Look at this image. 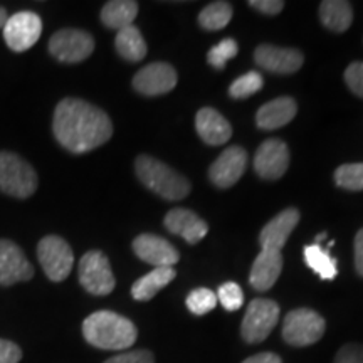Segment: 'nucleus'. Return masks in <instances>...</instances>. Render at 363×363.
Instances as JSON below:
<instances>
[{"instance_id": "1", "label": "nucleus", "mask_w": 363, "mask_h": 363, "mask_svg": "<svg viewBox=\"0 0 363 363\" xmlns=\"http://www.w3.org/2000/svg\"><path fill=\"white\" fill-rule=\"evenodd\" d=\"M52 131L62 148L71 153H88L111 138L110 116L84 99L65 98L54 110Z\"/></svg>"}, {"instance_id": "2", "label": "nucleus", "mask_w": 363, "mask_h": 363, "mask_svg": "<svg viewBox=\"0 0 363 363\" xmlns=\"http://www.w3.org/2000/svg\"><path fill=\"white\" fill-rule=\"evenodd\" d=\"M86 342L101 350H126L136 342L138 330L128 318L113 311H96L83 323Z\"/></svg>"}, {"instance_id": "3", "label": "nucleus", "mask_w": 363, "mask_h": 363, "mask_svg": "<svg viewBox=\"0 0 363 363\" xmlns=\"http://www.w3.org/2000/svg\"><path fill=\"white\" fill-rule=\"evenodd\" d=\"M135 172L145 187L165 201H180L190 192V184L184 175L150 155H140L136 158Z\"/></svg>"}, {"instance_id": "4", "label": "nucleus", "mask_w": 363, "mask_h": 363, "mask_svg": "<svg viewBox=\"0 0 363 363\" xmlns=\"http://www.w3.org/2000/svg\"><path fill=\"white\" fill-rule=\"evenodd\" d=\"M38 174L30 163L12 152H0V192L29 199L38 190Z\"/></svg>"}, {"instance_id": "5", "label": "nucleus", "mask_w": 363, "mask_h": 363, "mask_svg": "<svg viewBox=\"0 0 363 363\" xmlns=\"http://www.w3.org/2000/svg\"><path fill=\"white\" fill-rule=\"evenodd\" d=\"M326 323L316 311L299 308L288 313L283 323V338L293 347H308L325 335Z\"/></svg>"}, {"instance_id": "6", "label": "nucleus", "mask_w": 363, "mask_h": 363, "mask_svg": "<svg viewBox=\"0 0 363 363\" xmlns=\"http://www.w3.org/2000/svg\"><path fill=\"white\" fill-rule=\"evenodd\" d=\"M279 306L271 299H252L244 315L240 333L247 343H261L279 321Z\"/></svg>"}, {"instance_id": "7", "label": "nucleus", "mask_w": 363, "mask_h": 363, "mask_svg": "<svg viewBox=\"0 0 363 363\" xmlns=\"http://www.w3.org/2000/svg\"><path fill=\"white\" fill-rule=\"evenodd\" d=\"M38 257L49 279L61 283L71 274L74 254L69 244L59 235H45L38 244Z\"/></svg>"}, {"instance_id": "8", "label": "nucleus", "mask_w": 363, "mask_h": 363, "mask_svg": "<svg viewBox=\"0 0 363 363\" xmlns=\"http://www.w3.org/2000/svg\"><path fill=\"white\" fill-rule=\"evenodd\" d=\"M79 283L86 291L94 296H106L115 289L110 261L101 251L86 252L79 261Z\"/></svg>"}, {"instance_id": "9", "label": "nucleus", "mask_w": 363, "mask_h": 363, "mask_svg": "<svg viewBox=\"0 0 363 363\" xmlns=\"http://www.w3.org/2000/svg\"><path fill=\"white\" fill-rule=\"evenodd\" d=\"M94 51L93 35L79 29H61L49 39V52L54 59L67 65L88 59Z\"/></svg>"}, {"instance_id": "10", "label": "nucleus", "mask_w": 363, "mask_h": 363, "mask_svg": "<svg viewBox=\"0 0 363 363\" xmlns=\"http://www.w3.org/2000/svg\"><path fill=\"white\" fill-rule=\"evenodd\" d=\"M43 34V21L33 11H21L11 16L4 26V39L13 52L29 51Z\"/></svg>"}, {"instance_id": "11", "label": "nucleus", "mask_w": 363, "mask_h": 363, "mask_svg": "<svg viewBox=\"0 0 363 363\" xmlns=\"http://www.w3.org/2000/svg\"><path fill=\"white\" fill-rule=\"evenodd\" d=\"M34 278V266L22 249L9 239H0V286H12Z\"/></svg>"}, {"instance_id": "12", "label": "nucleus", "mask_w": 363, "mask_h": 363, "mask_svg": "<svg viewBox=\"0 0 363 363\" xmlns=\"http://www.w3.org/2000/svg\"><path fill=\"white\" fill-rule=\"evenodd\" d=\"M289 167L288 145L278 138L266 140L254 157V170L264 180H278Z\"/></svg>"}, {"instance_id": "13", "label": "nucleus", "mask_w": 363, "mask_h": 363, "mask_svg": "<svg viewBox=\"0 0 363 363\" xmlns=\"http://www.w3.org/2000/svg\"><path fill=\"white\" fill-rule=\"evenodd\" d=\"M177 86V72L167 62H152L135 74L133 88L143 96H160Z\"/></svg>"}, {"instance_id": "14", "label": "nucleus", "mask_w": 363, "mask_h": 363, "mask_svg": "<svg viewBox=\"0 0 363 363\" xmlns=\"http://www.w3.org/2000/svg\"><path fill=\"white\" fill-rule=\"evenodd\" d=\"M247 165V153L240 147H229L208 169V177L217 187L229 189L238 184Z\"/></svg>"}, {"instance_id": "15", "label": "nucleus", "mask_w": 363, "mask_h": 363, "mask_svg": "<svg viewBox=\"0 0 363 363\" xmlns=\"http://www.w3.org/2000/svg\"><path fill=\"white\" fill-rule=\"evenodd\" d=\"M133 251L140 259L153 267H174L180 254L167 239L155 234H142L133 240Z\"/></svg>"}, {"instance_id": "16", "label": "nucleus", "mask_w": 363, "mask_h": 363, "mask_svg": "<svg viewBox=\"0 0 363 363\" xmlns=\"http://www.w3.org/2000/svg\"><path fill=\"white\" fill-rule=\"evenodd\" d=\"M254 61L266 71L278 72V74H291L303 66L305 57L296 49L262 44L254 52Z\"/></svg>"}, {"instance_id": "17", "label": "nucleus", "mask_w": 363, "mask_h": 363, "mask_svg": "<svg viewBox=\"0 0 363 363\" xmlns=\"http://www.w3.org/2000/svg\"><path fill=\"white\" fill-rule=\"evenodd\" d=\"M283 271V254L276 249H262L251 267L249 283L257 291H267L278 281Z\"/></svg>"}, {"instance_id": "18", "label": "nucleus", "mask_w": 363, "mask_h": 363, "mask_svg": "<svg viewBox=\"0 0 363 363\" xmlns=\"http://www.w3.org/2000/svg\"><path fill=\"white\" fill-rule=\"evenodd\" d=\"M165 227L172 234L180 235L189 244H197L206 238L208 225L189 208H174L165 216Z\"/></svg>"}, {"instance_id": "19", "label": "nucleus", "mask_w": 363, "mask_h": 363, "mask_svg": "<svg viewBox=\"0 0 363 363\" xmlns=\"http://www.w3.org/2000/svg\"><path fill=\"white\" fill-rule=\"evenodd\" d=\"M299 222V212L296 208H286V211L279 212L274 219H271L267 224L262 227L259 234V242L262 249H276L281 251L284 246L286 240L294 230V227Z\"/></svg>"}, {"instance_id": "20", "label": "nucleus", "mask_w": 363, "mask_h": 363, "mask_svg": "<svg viewBox=\"0 0 363 363\" xmlns=\"http://www.w3.org/2000/svg\"><path fill=\"white\" fill-rule=\"evenodd\" d=\"M195 128L203 142L208 145H224L233 136V126L214 108H202L195 118Z\"/></svg>"}, {"instance_id": "21", "label": "nucleus", "mask_w": 363, "mask_h": 363, "mask_svg": "<svg viewBox=\"0 0 363 363\" xmlns=\"http://www.w3.org/2000/svg\"><path fill=\"white\" fill-rule=\"evenodd\" d=\"M298 106L293 98H276L259 108L256 123L262 130H278L296 116Z\"/></svg>"}, {"instance_id": "22", "label": "nucleus", "mask_w": 363, "mask_h": 363, "mask_svg": "<svg viewBox=\"0 0 363 363\" xmlns=\"http://www.w3.org/2000/svg\"><path fill=\"white\" fill-rule=\"evenodd\" d=\"M174 267H153L148 274H145L138 281H135V284L131 286V296L136 301H148L160 289L165 288L170 281H174Z\"/></svg>"}, {"instance_id": "23", "label": "nucleus", "mask_w": 363, "mask_h": 363, "mask_svg": "<svg viewBox=\"0 0 363 363\" xmlns=\"http://www.w3.org/2000/svg\"><path fill=\"white\" fill-rule=\"evenodd\" d=\"M136 16H138V4L133 0H111L101 9L103 24L116 30L133 26Z\"/></svg>"}, {"instance_id": "24", "label": "nucleus", "mask_w": 363, "mask_h": 363, "mask_svg": "<svg viewBox=\"0 0 363 363\" xmlns=\"http://www.w3.org/2000/svg\"><path fill=\"white\" fill-rule=\"evenodd\" d=\"M320 17L326 29L345 33L353 22V9L345 0H325L320 6Z\"/></svg>"}, {"instance_id": "25", "label": "nucleus", "mask_w": 363, "mask_h": 363, "mask_svg": "<svg viewBox=\"0 0 363 363\" xmlns=\"http://www.w3.org/2000/svg\"><path fill=\"white\" fill-rule=\"evenodd\" d=\"M115 48L118 54L130 62H138L147 56V43H145L138 27L130 26L118 30L115 39Z\"/></svg>"}, {"instance_id": "26", "label": "nucleus", "mask_w": 363, "mask_h": 363, "mask_svg": "<svg viewBox=\"0 0 363 363\" xmlns=\"http://www.w3.org/2000/svg\"><path fill=\"white\" fill-rule=\"evenodd\" d=\"M305 261L321 279H335L338 274L337 259L330 256L328 249L313 244L305 247Z\"/></svg>"}, {"instance_id": "27", "label": "nucleus", "mask_w": 363, "mask_h": 363, "mask_svg": "<svg viewBox=\"0 0 363 363\" xmlns=\"http://www.w3.org/2000/svg\"><path fill=\"white\" fill-rule=\"evenodd\" d=\"M233 19V6L227 2L208 4L199 16V24L207 30H220Z\"/></svg>"}, {"instance_id": "28", "label": "nucleus", "mask_w": 363, "mask_h": 363, "mask_svg": "<svg viewBox=\"0 0 363 363\" xmlns=\"http://www.w3.org/2000/svg\"><path fill=\"white\" fill-rule=\"evenodd\" d=\"M335 182L338 187L352 192L363 190V163H347L335 172Z\"/></svg>"}, {"instance_id": "29", "label": "nucleus", "mask_w": 363, "mask_h": 363, "mask_svg": "<svg viewBox=\"0 0 363 363\" xmlns=\"http://www.w3.org/2000/svg\"><path fill=\"white\" fill-rule=\"evenodd\" d=\"M262 88V76L256 71H249L230 84L229 94L234 99H244L256 94Z\"/></svg>"}, {"instance_id": "30", "label": "nucleus", "mask_w": 363, "mask_h": 363, "mask_svg": "<svg viewBox=\"0 0 363 363\" xmlns=\"http://www.w3.org/2000/svg\"><path fill=\"white\" fill-rule=\"evenodd\" d=\"M217 306V294L207 288H197L187 296V308L194 315L202 316Z\"/></svg>"}, {"instance_id": "31", "label": "nucleus", "mask_w": 363, "mask_h": 363, "mask_svg": "<svg viewBox=\"0 0 363 363\" xmlns=\"http://www.w3.org/2000/svg\"><path fill=\"white\" fill-rule=\"evenodd\" d=\"M238 43H235L234 39H224L208 51L207 61L208 65L216 67V69H224L227 61L238 56Z\"/></svg>"}, {"instance_id": "32", "label": "nucleus", "mask_w": 363, "mask_h": 363, "mask_svg": "<svg viewBox=\"0 0 363 363\" xmlns=\"http://www.w3.org/2000/svg\"><path fill=\"white\" fill-rule=\"evenodd\" d=\"M217 301H220V305L225 308L227 311H238L244 303V294L242 289L238 283H224L219 288V294H217Z\"/></svg>"}, {"instance_id": "33", "label": "nucleus", "mask_w": 363, "mask_h": 363, "mask_svg": "<svg viewBox=\"0 0 363 363\" xmlns=\"http://www.w3.org/2000/svg\"><path fill=\"white\" fill-rule=\"evenodd\" d=\"M345 83L353 94L358 98H363V62L355 61L345 71Z\"/></svg>"}, {"instance_id": "34", "label": "nucleus", "mask_w": 363, "mask_h": 363, "mask_svg": "<svg viewBox=\"0 0 363 363\" xmlns=\"http://www.w3.org/2000/svg\"><path fill=\"white\" fill-rule=\"evenodd\" d=\"M335 363H363V345L348 343L335 357Z\"/></svg>"}, {"instance_id": "35", "label": "nucleus", "mask_w": 363, "mask_h": 363, "mask_svg": "<svg viewBox=\"0 0 363 363\" xmlns=\"http://www.w3.org/2000/svg\"><path fill=\"white\" fill-rule=\"evenodd\" d=\"M104 363H155V358H153V355L148 350H135L111 357L110 360H106Z\"/></svg>"}, {"instance_id": "36", "label": "nucleus", "mask_w": 363, "mask_h": 363, "mask_svg": "<svg viewBox=\"0 0 363 363\" xmlns=\"http://www.w3.org/2000/svg\"><path fill=\"white\" fill-rule=\"evenodd\" d=\"M21 360L22 350L19 345L0 338V363H19Z\"/></svg>"}, {"instance_id": "37", "label": "nucleus", "mask_w": 363, "mask_h": 363, "mask_svg": "<svg viewBox=\"0 0 363 363\" xmlns=\"http://www.w3.org/2000/svg\"><path fill=\"white\" fill-rule=\"evenodd\" d=\"M249 6L262 13H267V16H276L283 11L284 2H281V0H251Z\"/></svg>"}, {"instance_id": "38", "label": "nucleus", "mask_w": 363, "mask_h": 363, "mask_svg": "<svg viewBox=\"0 0 363 363\" xmlns=\"http://www.w3.org/2000/svg\"><path fill=\"white\" fill-rule=\"evenodd\" d=\"M355 269L360 276H363V229H360L355 235Z\"/></svg>"}, {"instance_id": "39", "label": "nucleus", "mask_w": 363, "mask_h": 363, "mask_svg": "<svg viewBox=\"0 0 363 363\" xmlns=\"http://www.w3.org/2000/svg\"><path fill=\"white\" fill-rule=\"evenodd\" d=\"M242 363H283L281 358L274 353H259V355L249 357Z\"/></svg>"}, {"instance_id": "40", "label": "nucleus", "mask_w": 363, "mask_h": 363, "mask_svg": "<svg viewBox=\"0 0 363 363\" xmlns=\"http://www.w3.org/2000/svg\"><path fill=\"white\" fill-rule=\"evenodd\" d=\"M9 19V13L4 7H0V29H4V26H6V22Z\"/></svg>"}, {"instance_id": "41", "label": "nucleus", "mask_w": 363, "mask_h": 363, "mask_svg": "<svg viewBox=\"0 0 363 363\" xmlns=\"http://www.w3.org/2000/svg\"><path fill=\"white\" fill-rule=\"evenodd\" d=\"M326 239V233H321V234H318L316 235V244H318V246H320V242H321V240H325Z\"/></svg>"}]
</instances>
